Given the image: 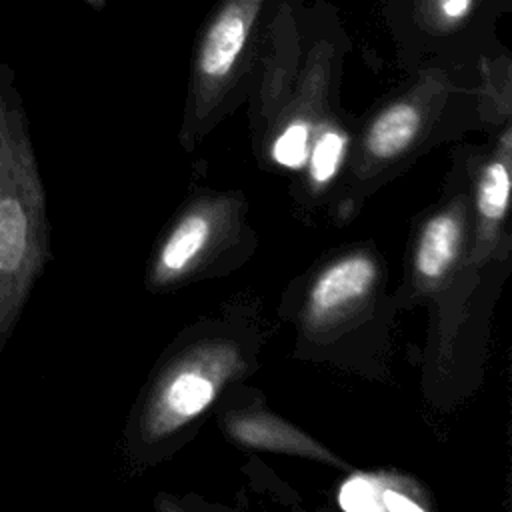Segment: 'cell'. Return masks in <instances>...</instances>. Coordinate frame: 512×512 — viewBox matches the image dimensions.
<instances>
[{"instance_id": "obj_2", "label": "cell", "mask_w": 512, "mask_h": 512, "mask_svg": "<svg viewBox=\"0 0 512 512\" xmlns=\"http://www.w3.org/2000/svg\"><path fill=\"white\" fill-rule=\"evenodd\" d=\"M280 0H218L194 52L192 80L198 102L212 104L242 74L266 34Z\"/></svg>"}, {"instance_id": "obj_5", "label": "cell", "mask_w": 512, "mask_h": 512, "mask_svg": "<svg viewBox=\"0 0 512 512\" xmlns=\"http://www.w3.org/2000/svg\"><path fill=\"white\" fill-rule=\"evenodd\" d=\"M376 264L366 254H350L332 262L312 284L308 316L314 322H330L346 314L368 296L376 282Z\"/></svg>"}, {"instance_id": "obj_8", "label": "cell", "mask_w": 512, "mask_h": 512, "mask_svg": "<svg viewBox=\"0 0 512 512\" xmlns=\"http://www.w3.org/2000/svg\"><path fill=\"white\" fill-rule=\"evenodd\" d=\"M416 484L388 474H354L340 492L338 502L346 510H426Z\"/></svg>"}, {"instance_id": "obj_1", "label": "cell", "mask_w": 512, "mask_h": 512, "mask_svg": "<svg viewBox=\"0 0 512 512\" xmlns=\"http://www.w3.org/2000/svg\"><path fill=\"white\" fill-rule=\"evenodd\" d=\"M48 256L46 202L26 118L0 66V338H4Z\"/></svg>"}, {"instance_id": "obj_10", "label": "cell", "mask_w": 512, "mask_h": 512, "mask_svg": "<svg viewBox=\"0 0 512 512\" xmlns=\"http://www.w3.org/2000/svg\"><path fill=\"white\" fill-rule=\"evenodd\" d=\"M422 126L420 108L408 100L384 108L366 132V150L376 160L400 156L418 136Z\"/></svg>"}, {"instance_id": "obj_4", "label": "cell", "mask_w": 512, "mask_h": 512, "mask_svg": "<svg viewBox=\"0 0 512 512\" xmlns=\"http://www.w3.org/2000/svg\"><path fill=\"white\" fill-rule=\"evenodd\" d=\"M510 8V0H382V16L398 36L458 40Z\"/></svg>"}, {"instance_id": "obj_14", "label": "cell", "mask_w": 512, "mask_h": 512, "mask_svg": "<svg viewBox=\"0 0 512 512\" xmlns=\"http://www.w3.org/2000/svg\"><path fill=\"white\" fill-rule=\"evenodd\" d=\"M84 2H86L90 8H94V10H102L108 0H84Z\"/></svg>"}, {"instance_id": "obj_3", "label": "cell", "mask_w": 512, "mask_h": 512, "mask_svg": "<svg viewBox=\"0 0 512 512\" xmlns=\"http://www.w3.org/2000/svg\"><path fill=\"white\" fill-rule=\"evenodd\" d=\"M242 358L228 342H208L182 356L152 390L142 418L148 438H162L198 418L240 370Z\"/></svg>"}, {"instance_id": "obj_11", "label": "cell", "mask_w": 512, "mask_h": 512, "mask_svg": "<svg viewBox=\"0 0 512 512\" xmlns=\"http://www.w3.org/2000/svg\"><path fill=\"white\" fill-rule=\"evenodd\" d=\"M510 196V172L508 162L502 158L492 160L482 170L478 180V212L486 224H498L508 208Z\"/></svg>"}, {"instance_id": "obj_13", "label": "cell", "mask_w": 512, "mask_h": 512, "mask_svg": "<svg viewBox=\"0 0 512 512\" xmlns=\"http://www.w3.org/2000/svg\"><path fill=\"white\" fill-rule=\"evenodd\" d=\"M308 136L310 130L304 122H292L286 126L274 142V160L288 168H300L308 160Z\"/></svg>"}, {"instance_id": "obj_12", "label": "cell", "mask_w": 512, "mask_h": 512, "mask_svg": "<svg viewBox=\"0 0 512 512\" xmlns=\"http://www.w3.org/2000/svg\"><path fill=\"white\" fill-rule=\"evenodd\" d=\"M346 140L338 130H326L316 140L312 152L308 154L310 176L316 184H326L336 174L342 156H344Z\"/></svg>"}, {"instance_id": "obj_6", "label": "cell", "mask_w": 512, "mask_h": 512, "mask_svg": "<svg viewBox=\"0 0 512 512\" xmlns=\"http://www.w3.org/2000/svg\"><path fill=\"white\" fill-rule=\"evenodd\" d=\"M226 428L240 444L260 450H274L286 454H298L314 460H324L336 466L342 462L330 454L322 444L312 440L302 430L266 412H238L226 420Z\"/></svg>"}, {"instance_id": "obj_7", "label": "cell", "mask_w": 512, "mask_h": 512, "mask_svg": "<svg viewBox=\"0 0 512 512\" xmlns=\"http://www.w3.org/2000/svg\"><path fill=\"white\" fill-rule=\"evenodd\" d=\"M216 234V216L212 210L198 208L184 214L166 236L154 268V278L164 284L182 276L204 254Z\"/></svg>"}, {"instance_id": "obj_9", "label": "cell", "mask_w": 512, "mask_h": 512, "mask_svg": "<svg viewBox=\"0 0 512 512\" xmlns=\"http://www.w3.org/2000/svg\"><path fill=\"white\" fill-rule=\"evenodd\" d=\"M464 220L458 210H444L430 218L420 234L414 268L426 282L440 280L456 262L462 246Z\"/></svg>"}]
</instances>
